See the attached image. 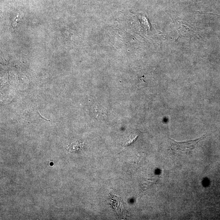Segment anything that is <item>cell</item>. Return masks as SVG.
I'll use <instances>...</instances> for the list:
<instances>
[{
    "instance_id": "obj_2",
    "label": "cell",
    "mask_w": 220,
    "mask_h": 220,
    "mask_svg": "<svg viewBox=\"0 0 220 220\" xmlns=\"http://www.w3.org/2000/svg\"><path fill=\"white\" fill-rule=\"evenodd\" d=\"M138 138V135L137 136L135 137L134 139H132V140H131L129 141L128 142L126 143L124 145V146H128L131 145V144H133V143H134L137 140Z\"/></svg>"
},
{
    "instance_id": "obj_1",
    "label": "cell",
    "mask_w": 220,
    "mask_h": 220,
    "mask_svg": "<svg viewBox=\"0 0 220 220\" xmlns=\"http://www.w3.org/2000/svg\"><path fill=\"white\" fill-rule=\"evenodd\" d=\"M202 139V137H201L196 140L184 142H177L170 139L171 150L176 155H188L193 150L196 148L199 142Z\"/></svg>"
}]
</instances>
